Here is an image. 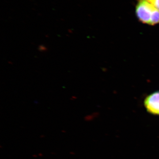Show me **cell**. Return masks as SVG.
<instances>
[{
    "label": "cell",
    "instance_id": "7a4b0ae2",
    "mask_svg": "<svg viewBox=\"0 0 159 159\" xmlns=\"http://www.w3.org/2000/svg\"><path fill=\"white\" fill-rule=\"evenodd\" d=\"M144 104L149 113L159 116V91L154 92L145 97Z\"/></svg>",
    "mask_w": 159,
    "mask_h": 159
},
{
    "label": "cell",
    "instance_id": "6da1fadb",
    "mask_svg": "<svg viewBox=\"0 0 159 159\" xmlns=\"http://www.w3.org/2000/svg\"><path fill=\"white\" fill-rule=\"evenodd\" d=\"M136 14L141 22L154 25L159 24V10L145 1H139L136 7Z\"/></svg>",
    "mask_w": 159,
    "mask_h": 159
},
{
    "label": "cell",
    "instance_id": "277c9868",
    "mask_svg": "<svg viewBox=\"0 0 159 159\" xmlns=\"http://www.w3.org/2000/svg\"><path fill=\"white\" fill-rule=\"evenodd\" d=\"M39 49L40 51H43V52L46 51V50H47V48H46V47L44 46H40Z\"/></svg>",
    "mask_w": 159,
    "mask_h": 159
},
{
    "label": "cell",
    "instance_id": "3957f363",
    "mask_svg": "<svg viewBox=\"0 0 159 159\" xmlns=\"http://www.w3.org/2000/svg\"><path fill=\"white\" fill-rule=\"evenodd\" d=\"M139 1H146L159 10V0H139Z\"/></svg>",
    "mask_w": 159,
    "mask_h": 159
}]
</instances>
